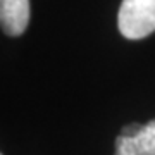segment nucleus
I'll use <instances>...</instances> for the list:
<instances>
[{"label":"nucleus","mask_w":155,"mask_h":155,"mask_svg":"<svg viewBox=\"0 0 155 155\" xmlns=\"http://www.w3.org/2000/svg\"><path fill=\"white\" fill-rule=\"evenodd\" d=\"M117 24L127 40H141L155 31V0H122Z\"/></svg>","instance_id":"f257e3e1"},{"label":"nucleus","mask_w":155,"mask_h":155,"mask_svg":"<svg viewBox=\"0 0 155 155\" xmlns=\"http://www.w3.org/2000/svg\"><path fill=\"white\" fill-rule=\"evenodd\" d=\"M116 155H155V119L122 127L116 140Z\"/></svg>","instance_id":"f03ea898"},{"label":"nucleus","mask_w":155,"mask_h":155,"mask_svg":"<svg viewBox=\"0 0 155 155\" xmlns=\"http://www.w3.org/2000/svg\"><path fill=\"white\" fill-rule=\"evenodd\" d=\"M29 22V0H0V26L9 36L24 33Z\"/></svg>","instance_id":"7ed1b4c3"},{"label":"nucleus","mask_w":155,"mask_h":155,"mask_svg":"<svg viewBox=\"0 0 155 155\" xmlns=\"http://www.w3.org/2000/svg\"><path fill=\"white\" fill-rule=\"evenodd\" d=\"M0 155H2V153H0Z\"/></svg>","instance_id":"20e7f679"}]
</instances>
